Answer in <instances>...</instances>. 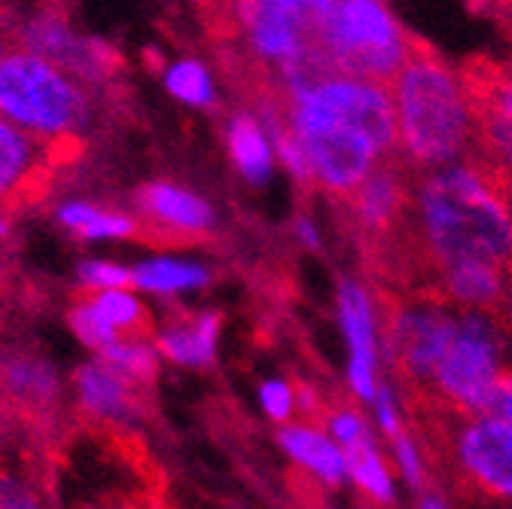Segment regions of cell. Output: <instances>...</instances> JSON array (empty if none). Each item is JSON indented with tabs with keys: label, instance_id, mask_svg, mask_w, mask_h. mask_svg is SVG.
Segmentation results:
<instances>
[{
	"label": "cell",
	"instance_id": "cell-7",
	"mask_svg": "<svg viewBox=\"0 0 512 509\" xmlns=\"http://www.w3.org/2000/svg\"><path fill=\"white\" fill-rule=\"evenodd\" d=\"M455 324L458 305L442 299L436 290L412 293L391 305L384 317V360L406 391L424 397Z\"/></svg>",
	"mask_w": 512,
	"mask_h": 509
},
{
	"label": "cell",
	"instance_id": "cell-25",
	"mask_svg": "<svg viewBox=\"0 0 512 509\" xmlns=\"http://www.w3.org/2000/svg\"><path fill=\"white\" fill-rule=\"evenodd\" d=\"M101 360H107L110 366H116L122 375L135 378L138 385H153L159 375V363L162 354L156 348L153 339H147V333H132V336H119L113 339L101 354Z\"/></svg>",
	"mask_w": 512,
	"mask_h": 509
},
{
	"label": "cell",
	"instance_id": "cell-5",
	"mask_svg": "<svg viewBox=\"0 0 512 509\" xmlns=\"http://www.w3.org/2000/svg\"><path fill=\"white\" fill-rule=\"evenodd\" d=\"M0 116L40 141L80 138L95 116L92 92L55 61L13 46L0 58Z\"/></svg>",
	"mask_w": 512,
	"mask_h": 509
},
{
	"label": "cell",
	"instance_id": "cell-21",
	"mask_svg": "<svg viewBox=\"0 0 512 509\" xmlns=\"http://www.w3.org/2000/svg\"><path fill=\"white\" fill-rule=\"evenodd\" d=\"M0 385L28 409H49L61 400V378L55 366L37 354H13L0 360Z\"/></svg>",
	"mask_w": 512,
	"mask_h": 509
},
{
	"label": "cell",
	"instance_id": "cell-3",
	"mask_svg": "<svg viewBox=\"0 0 512 509\" xmlns=\"http://www.w3.org/2000/svg\"><path fill=\"white\" fill-rule=\"evenodd\" d=\"M397 156L412 171L473 159L479 150V113L470 77L430 49L415 46L394 74Z\"/></svg>",
	"mask_w": 512,
	"mask_h": 509
},
{
	"label": "cell",
	"instance_id": "cell-30",
	"mask_svg": "<svg viewBox=\"0 0 512 509\" xmlns=\"http://www.w3.org/2000/svg\"><path fill=\"white\" fill-rule=\"evenodd\" d=\"M369 409H372V424L384 439H391L400 430H406V406H403V394H400V381L394 375L391 378L381 375L378 391L369 400Z\"/></svg>",
	"mask_w": 512,
	"mask_h": 509
},
{
	"label": "cell",
	"instance_id": "cell-17",
	"mask_svg": "<svg viewBox=\"0 0 512 509\" xmlns=\"http://www.w3.org/2000/svg\"><path fill=\"white\" fill-rule=\"evenodd\" d=\"M49 159V141L34 138L0 116V205L25 199L31 186L46 174Z\"/></svg>",
	"mask_w": 512,
	"mask_h": 509
},
{
	"label": "cell",
	"instance_id": "cell-9",
	"mask_svg": "<svg viewBox=\"0 0 512 509\" xmlns=\"http://www.w3.org/2000/svg\"><path fill=\"white\" fill-rule=\"evenodd\" d=\"M336 324L345 339V385L357 403L375 397L384 363V321L369 284L342 278L336 284Z\"/></svg>",
	"mask_w": 512,
	"mask_h": 509
},
{
	"label": "cell",
	"instance_id": "cell-31",
	"mask_svg": "<svg viewBox=\"0 0 512 509\" xmlns=\"http://www.w3.org/2000/svg\"><path fill=\"white\" fill-rule=\"evenodd\" d=\"M256 400H260V412L272 424H287L299 415L296 385L287 378H266L260 385V391H256Z\"/></svg>",
	"mask_w": 512,
	"mask_h": 509
},
{
	"label": "cell",
	"instance_id": "cell-24",
	"mask_svg": "<svg viewBox=\"0 0 512 509\" xmlns=\"http://www.w3.org/2000/svg\"><path fill=\"white\" fill-rule=\"evenodd\" d=\"M165 92L183 107L211 110L217 104V83L202 58H177L162 71Z\"/></svg>",
	"mask_w": 512,
	"mask_h": 509
},
{
	"label": "cell",
	"instance_id": "cell-8",
	"mask_svg": "<svg viewBox=\"0 0 512 509\" xmlns=\"http://www.w3.org/2000/svg\"><path fill=\"white\" fill-rule=\"evenodd\" d=\"M442 455L467 491L485 500L512 503V421L497 412H445Z\"/></svg>",
	"mask_w": 512,
	"mask_h": 509
},
{
	"label": "cell",
	"instance_id": "cell-12",
	"mask_svg": "<svg viewBox=\"0 0 512 509\" xmlns=\"http://www.w3.org/2000/svg\"><path fill=\"white\" fill-rule=\"evenodd\" d=\"M141 229H156L165 238L196 241L217 229L214 205L174 180H150L135 193Z\"/></svg>",
	"mask_w": 512,
	"mask_h": 509
},
{
	"label": "cell",
	"instance_id": "cell-37",
	"mask_svg": "<svg viewBox=\"0 0 512 509\" xmlns=\"http://www.w3.org/2000/svg\"><path fill=\"white\" fill-rule=\"evenodd\" d=\"M500 314H503V321H506L509 330H512V266H509V281H506V296H503Z\"/></svg>",
	"mask_w": 512,
	"mask_h": 509
},
{
	"label": "cell",
	"instance_id": "cell-1",
	"mask_svg": "<svg viewBox=\"0 0 512 509\" xmlns=\"http://www.w3.org/2000/svg\"><path fill=\"white\" fill-rule=\"evenodd\" d=\"M281 113L299 138L317 189L345 199L384 159L397 156V116L391 86L333 71L305 55L278 74Z\"/></svg>",
	"mask_w": 512,
	"mask_h": 509
},
{
	"label": "cell",
	"instance_id": "cell-2",
	"mask_svg": "<svg viewBox=\"0 0 512 509\" xmlns=\"http://www.w3.org/2000/svg\"><path fill=\"white\" fill-rule=\"evenodd\" d=\"M400 235L430 278L461 263L509 269L512 199L506 177L476 156L418 171Z\"/></svg>",
	"mask_w": 512,
	"mask_h": 509
},
{
	"label": "cell",
	"instance_id": "cell-18",
	"mask_svg": "<svg viewBox=\"0 0 512 509\" xmlns=\"http://www.w3.org/2000/svg\"><path fill=\"white\" fill-rule=\"evenodd\" d=\"M226 153L238 177L250 186H266L275 177L278 156L263 113L238 110L226 122Z\"/></svg>",
	"mask_w": 512,
	"mask_h": 509
},
{
	"label": "cell",
	"instance_id": "cell-20",
	"mask_svg": "<svg viewBox=\"0 0 512 509\" xmlns=\"http://www.w3.org/2000/svg\"><path fill=\"white\" fill-rule=\"evenodd\" d=\"M214 272L199 260L183 257H150L132 266V287L147 296L174 299L180 293H199L211 284Z\"/></svg>",
	"mask_w": 512,
	"mask_h": 509
},
{
	"label": "cell",
	"instance_id": "cell-15",
	"mask_svg": "<svg viewBox=\"0 0 512 509\" xmlns=\"http://www.w3.org/2000/svg\"><path fill=\"white\" fill-rule=\"evenodd\" d=\"M476 92L479 113V150L476 159L500 171L512 174V71L470 77Z\"/></svg>",
	"mask_w": 512,
	"mask_h": 509
},
{
	"label": "cell",
	"instance_id": "cell-38",
	"mask_svg": "<svg viewBox=\"0 0 512 509\" xmlns=\"http://www.w3.org/2000/svg\"><path fill=\"white\" fill-rule=\"evenodd\" d=\"M10 232H13V220H10L7 211H0V241H7Z\"/></svg>",
	"mask_w": 512,
	"mask_h": 509
},
{
	"label": "cell",
	"instance_id": "cell-28",
	"mask_svg": "<svg viewBox=\"0 0 512 509\" xmlns=\"http://www.w3.org/2000/svg\"><path fill=\"white\" fill-rule=\"evenodd\" d=\"M320 421H324V427L333 433V439L342 445L345 452L375 442V424H372V418H366V412L357 409V406H351V403L327 406V412H324V418H320Z\"/></svg>",
	"mask_w": 512,
	"mask_h": 509
},
{
	"label": "cell",
	"instance_id": "cell-6",
	"mask_svg": "<svg viewBox=\"0 0 512 509\" xmlns=\"http://www.w3.org/2000/svg\"><path fill=\"white\" fill-rule=\"evenodd\" d=\"M418 43L391 0H333L314 34V49L333 71L391 83Z\"/></svg>",
	"mask_w": 512,
	"mask_h": 509
},
{
	"label": "cell",
	"instance_id": "cell-10",
	"mask_svg": "<svg viewBox=\"0 0 512 509\" xmlns=\"http://www.w3.org/2000/svg\"><path fill=\"white\" fill-rule=\"evenodd\" d=\"M16 40H19V46L55 61L58 68L74 74L86 86H98V83L110 80L119 68L116 49H110L104 40H95V37L74 31L71 22L64 19V13H58V10L34 13L16 31Z\"/></svg>",
	"mask_w": 512,
	"mask_h": 509
},
{
	"label": "cell",
	"instance_id": "cell-40",
	"mask_svg": "<svg viewBox=\"0 0 512 509\" xmlns=\"http://www.w3.org/2000/svg\"><path fill=\"white\" fill-rule=\"evenodd\" d=\"M494 4H500L503 10H509V13H512V0H494Z\"/></svg>",
	"mask_w": 512,
	"mask_h": 509
},
{
	"label": "cell",
	"instance_id": "cell-33",
	"mask_svg": "<svg viewBox=\"0 0 512 509\" xmlns=\"http://www.w3.org/2000/svg\"><path fill=\"white\" fill-rule=\"evenodd\" d=\"M278 4L284 10H290L311 34H317V28H320V22H324L333 0H278Z\"/></svg>",
	"mask_w": 512,
	"mask_h": 509
},
{
	"label": "cell",
	"instance_id": "cell-27",
	"mask_svg": "<svg viewBox=\"0 0 512 509\" xmlns=\"http://www.w3.org/2000/svg\"><path fill=\"white\" fill-rule=\"evenodd\" d=\"M388 449H391V464L400 476V482L418 497L421 491L430 488V455H427V445L406 427L397 436L388 439Z\"/></svg>",
	"mask_w": 512,
	"mask_h": 509
},
{
	"label": "cell",
	"instance_id": "cell-41",
	"mask_svg": "<svg viewBox=\"0 0 512 509\" xmlns=\"http://www.w3.org/2000/svg\"><path fill=\"white\" fill-rule=\"evenodd\" d=\"M506 189H509V199H512V174L506 177Z\"/></svg>",
	"mask_w": 512,
	"mask_h": 509
},
{
	"label": "cell",
	"instance_id": "cell-26",
	"mask_svg": "<svg viewBox=\"0 0 512 509\" xmlns=\"http://www.w3.org/2000/svg\"><path fill=\"white\" fill-rule=\"evenodd\" d=\"M89 296H92L95 308L101 311V317L119 336H132V333H147L150 330V311L141 302L135 287L92 290Z\"/></svg>",
	"mask_w": 512,
	"mask_h": 509
},
{
	"label": "cell",
	"instance_id": "cell-23",
	"mask_svg": "<svg viewBox=\"0 0 512 509\" xmlns=\"http://www.w3.org/2000/svg\"><path fill=\"white\" fill-rule=\"evenodd\" d=\"M397 470L391 464V458L378 449V442L360 445V449L348 452V485H354L360 491L363 500L388 506L397 503L400 491H397Z\"/></svg>",
	"mask_w": 512,
	"mask_h": 509
},
{
	"label": "cell",
	"instance_id": "cell-22",
	"mask_svg": "<svg viewBox=\"0 0 512 509\" xmlns=\"http://www.w3.org/2000/svg\"><path fill=\"white\" fill-rule=\"evenodd\" d=\"M55 220L58 226L80 235L83 241H122V238H135L141 232V220L135 214L107 211L86 199H71L58 205Z\"/></svg>",
	"mask_w": 512,
	"mask_h": 509
},
{
	"label": "cell",
	"instance_id": "cell-19",
	"mask_svg": "<svg viewBox=\"0 0 512 509\" xmlns=\"http://www.w3.org/2000/svg\"><path fill=\"white\" fill-rule=\"evenodd\" d=\"M509 269L491 263H461L452 269H442L430 278V290L448 299L458 308H482L500 311L506 296Z\"/></svg>",
	"mask_w": 512,
	"mask_h": 509
},
{
	"label": "cell",
	"instance_id": "cell-13",
	"mask_svg": "<svg viewBox=\"0 0 512 509\" xmlns=\"http://www.w3.org/2000/svg\"><path fill=\"white\" fill-rule=\"evenodd\" d=\"M278 449L296 473H302L314 488L339 491L348 485V452L333 439L320 421H287L278 424Z\"/></svg>",
	"mask_w": 512,
	"mask_h": 509
},
{
	"label": "cell",
	"instance_id": "cell-4",
	"mask_svg": "<svg viewBox=\"0 0 512 509\" xmlns=\"http://www.w3.org/2000/svg\"><path fill=\"white\" fill-rule=\"evenodd\" d=\"M512 369V330L500 311L458 308L436 372L421 400L452 415L491 412L500 378Z\"/></svg>",
	"mask_w": 512,
	"mask_h": 509
},
{
	"label": "cell",
	"instance_id": "cell-34",
	"mask_svg": "<svg viewBox=\"0 0 512 509\" xmlns=\"http://www.w3.org/2000/svg\"><path fill=\"white\" fill-rule=\"evenodd\" d=\"M37 503L40 497L25 479L0 473V506H37Z\"/></svg>",
	"mask_w": 512,
	"mask_h": 509
},
{
	"label": "cell",
	"instance_id": "cell-35",
	"mask_svg": "<svg viewBox=\"0 0 512 509\" xmlns=\"http://www.w3.org/2000/svg\"><path fill=\"white\" fill-rule=\"evenodd\" d=\"M293 238L305 247V250H320L324 247V235H320V226L308 217V214H299L293 220Z\"/></svg>",
	"mask_w": 512,
	"mask_h": 509
},
{
	"label": "cell",
	"instance_id": "cell-32",
	"mask_svg": "<svg viewBox=\"0 0 512 509\" xmlns=\"http://www.w3.org/2000/svg\"><path fill=\"white\" fill-rule=\"evenodd\" d=\"M77 278L89 293L110 290V287H132V269L110 260H83L77 266Z\"/></svg>",
	"mask_w": 512,
	"mask_h": 509
},
{
	"label": "cell",
	"instance_id": "cell-14",
	"mask_svg": "<svg viewBox=\"0 0 512 509\" xmlns=\"http://www.w3.org/2000/svg\"><path fill=\"white\" fill-rule=\"evenodd\" d=\"M74 391L80 409L95 421L132 427L135 421L144 418V400H141L144 385L122 375L116 366H110L101 357L83 363L74 372Z\"/></svg>",
	"mask_w": 512,
	"mask_h": 509
},
{
	"label": "cell",
	"instance_id": "cell-39",
	"mask_svg": "<svg viewBox=\"0 0 512 509\" xmlns=\"http://www.w3.org/2000/svg\"><path fill=\"white\" fill-rule=\"evenodd\" d=\"M7 49H10V46H7V37H4V31H0V58H4Z\"/></svg>",
	"mask_w": 512,
	"mask_h": 509
},
{
	"label": "cell",
	"instance_id": "cell-11",
	"mask_svg": "<svg viewBox=\"0 0 512 509\" xmlns=\"http://www.w3.org/2000/svg\"><path fill=\"white\" fill-rule=\"evenodd\" d=\"M412 171L400 156L378 162L351 193L345 196L351 223L369 241H391L403 232L409 193H412Z\"/></svg>",
	"mask_w": 512,
	"mask_h": 509
},
{
	"label": "cell",
	"instance_id": "cell-36",
	"mask_svg": "<svg viewBox=\"0 0 512 509\" xmlns=\"http://www.w3.org/2000/svg\"><path fill=\"white\" fill-rule=\"evenodd\" d=\"M491 412H497V415H503L506 421H512V369L500 378L497 394H494V403H491Z\"/></svg>",
	"mask_w": 512,
	"mask_h": 509
},
{
	"label": "cell",
	"instance_id": "cell-29",
	"mask_svg": "<svg viewBox=\"0 0 512 509\" xmlns=\"http://www.w3.org/2000/svg\"><path fill=\"white\" fill-rule=\"evenodd\" d=\"M68 327H71V333H74L89 351H95V354H101L113 339H119V333L104 321L101 311L95 308V302H92L89 293L71 305V311H68Z\"/></svg>",
	"mask_w": 512,
	"mask_h": 509
},
{
	"label": "cell",
	"instance_id": "cell-42",
	"mask_svg": "<svg viewBox=\"0 0 512 509\" xmlns=\"http://www.w3.org/2000/svg\"><path fill=\"white\" fill-rule=\"evenodd\" d=\"M55 4H58V7H64V4H68V0H55Z\"/></svg>",
	"mask_w": 512,
	"mask_h": 509
},
{
	"label": "cell",
	"instance_id": "cell-16",
	"mask_svg": "<svg viewBox=\"0 0 512 509\" xmlns=\"http://www.w3.org/2000/svg\"><path fill=\"white\" fill-rule=\"evenodd\" d=\"M223 333V314L220 311H192L168 321L156 333V348L162 360L183 366V369H208L217 363Z\"/></svg>",
	"mask_w": 512,
	"mask_h": 509
}]
</instances>
